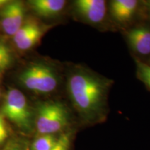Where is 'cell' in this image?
Instances as JSON below:
<instances>
[{"instance_id": "6da1fadb", "label": "cell", "mask_w": 150, "mask_h": 150, "mask_svg": "<svg viewBox=\"0 0 150 150\" xmlns=\"http://www.w3.org/2000/svg\"><path fill=\"white\" fill-rule=\"evenodd\" d=\"M112 83L110 79L83 67H76L69 74L67 93L83 122L96 125L106 120Z\"/></svg>"}, {"instance_id": "7a4b0ae2", "label": "cell", "mask_w": 150, "mask_h": 150, "mask_svg": "<svg viewBox=\"0 0 150 150\" xmlns=\"http://www.w3.org/2000/svg\"><path fill=\"white\" fill-rule=\"evenodd\" d=\"M70 123L67 108L57 102H45L37 108L34 125L39 135H56L63 133Z\"/></svg>"}, {"instance_id": "3957f363", "label": "cell", "mask_w": 150, "mask_h": 150, "mask_svg": "<svg viewBox=\"0 0 150 150\" xmlns=\"http://www.w3.org/2000/svg\"><path fill=\"white\" fill-rule=\"evenodd\" d=\"M0 112L21 131H32L34 118L26 97L19 90L11 88L7 91Z\"/></svg>"}, {"instance_id": "277c9868", "label": "cell", "mask_w": 150, "mask_h": 150, "mask_svg": "<svg viewBox=\"0 0 150 150\" xmlns=\"http://www.w3.org/2000/svg\"><path fill=\"white\" fill-rule=\"evenodd\" d=\"M19 79L26 88L38 93H50L58 87L59 79L53 67L43 63H33L24 70Z\"/></svg>"}, {"instance_id": "5b68a950", "label": "cell", "mask_w": 150, "mask_h": 150, "mask_svg": "<svg viewBox=\"0 0 150 150\" xmlns=\"http://www.w3.org/2000/svg\"><path fill=\"white\" fill-rule=\"evenodd\" d=\"M74 8L79 18L94 25L103 23L108 11L104 0H77L74 2Z\"/></svg>"}, {"instance_id": "8992f818", "label": "cell", "mask_w": 150, "mask_h": 150, "mask_svg": "<svg viewBox=\"0 0 150 150\" xmlns=\"http://www.w3.org/2000/svg\"><path fill=\"white\" fill-rule=\"evenodd\" d=\"M125 38L129 47L138 56L150 55V28L138 25L127 30Z\"/></svg>"}, {"instance_id": "52a82bcc", "label": "cell", "mask_w": 150, "mask_h": 150, "mask_svg": "<svg viewBox=\"0 0 150 150\" xmlns=\"http://www.w3.org/2000/svg\"><path fill=\"white\" fill-rule=\"evenodd\" d=\"M139 4L136 0H112L108 5V11L116 23L126 24L134 18Z\"/></svg>"}, {"instance_id": "ba28073f", "label": "cell", "mask_w": 150, "mask_h": 150, "mask_svg": "<svg viewBox=\"0 0 150 150\" xmlns=\"http://www.w3.org/2000/svg\"><path fill=\"white\" fill-rule=\"evenodd\" d=\"M31 8L41 17L52 18L59 15L65 8L64 0H33L29 1Z\"/></svg>"}, {"instance_id": "9c48e42d", "label": "cell", "mask_w": 150, "mask_h": 150, "mask_svg": "<svg viewBox=\"0 0 150 150\" xmlns=\"http://www.w3.org/2000/svg\"><path fill=\"white\" fill-rule=\"evenodd\" d=\"M1 16V24L4 31L9 35L13 36L16 33L17 30L15 27V24L13 19L11 10L9 2L6 4L0 11Z\"/></svg>"}, {"instance_id": "30bf717a", "label": "cell", "mask_w": 150, "mask_h": 150, "mask_svg": "<svg viewBox=\"0 0 150 150\" xmlns=\"http://www.w3.org/2000/svg\"><path fill=\"white\" fill-rule=\"evenodd\" d=\"M59 137L56 135H39L33 142L31 150H51L57 142Z\"/></svg>"}, {"instance_id": "8fae6325", "label": "cell", "mask_w": 150, "mask_h": 150, "mask_svg": "<svg viewBox=\"0 0 150 150\" xmlns=\"http://www.w3.org/2000/svg\"><path fill=\"white\" fill-rule=\"evenodd\" d=\"M39 27H40V26L33 20H28V21L24 22L21 27L18 30V31L13 36V42L16 44V45L23 41L24 39L27 38L31 33H32Z\"/></svg>"}, {"instance_id": "7c38bea8", "label": "cell", "mask_w": 150, "mask_h": 150, "mask_svg": "<svg viewBox=\"0 0 150 150\" xmlns=\"http://www.w3.org/2000/svg\"><path fill=\"white\" fill-rule=\"evenodd\" d=\"M135 63L137 77L150 91V65L137 57H135Z\"/></svg>"}, {"instance_id": "4fadbf2b", "label": "cell", "mask_w": 150, "mask_h": 150, "mask_svg": "<svg viewBox=\"0 0 150 150\" xmlns=\"http://www.w3.org/2000/svg\"><path fill=\"white\" fill-rule=\"evenodd\" d=\"M43 34V29L39 27L32 33H31L27 38L17 45V47L20 50H27L33 47L38 42Z\"/></svg>"}, {"instance_id": "5bb4252c", "label": "cell", "mask_w": 150, "mask_h": 150, "mask_svg": "<svg viewBox=\"0 0 150 150\" xmlns=\"http://www.w3.org/2000/svg\"><path fill=\"white\" fill-rule=\"evenodd\" d=\"M73 132L72 130H66L60 134L59 140L51 150H70L72 142Z\"/></svg>"}, {"instance_id": "9a60e30c", "label": "cell", "mask_w": 150, "mask_h": 150, "mask_svg": "<svg viewBox=\"0 0 150 150\" xmlns=\"http://www.w3.org/2000/svg\"><path fill=\"white\" fill-rule=\"evenodd\" d=\"M12 54L8 47L0 42V72L8 68L12 63Z\"/></svg>"}, {"instance_id": "2e32d148", "label": "cell", "mask_w": 150, "mask_h": 150, "mask_svg": "<svg viewBox=\"0 0 150 150\" xmlns=\"http://www.w3.org/2000/svg\"><path fill=\"white\" fill-rule=\"evenodd\" d=\"M2 150H27V146L22 140L12 139L7 142Z\"/></svg>"}, {"instance_id": "e0dca14e", "label": "cell", "mask_w": 150, "mask_h": 150, "mask_svg": "<svg viewBox=\"0 0 150 150\" xmlns=\"http://www.w3.org/2000/svg\"><path fill=\"white\" fill-rule=\"evenodd\" d=\"M8 137V130L5 117L0 112V146L6 141Z\"/></svg>"}, {"instance_id": "ac0fdd59", "label": "cell", "mask_w": 150, "mask_h": 150, "mask_svg": "<svg viewBox=\"0 0 150 150\" xmlns=\"http://www.w3.org/2000/svg\"><path fill=\"white\" fill-rule=\"evenodd\" d=\"M143 4L145 6L146 14L150 20V1H145V2H143Z\"/></svg>"}, {"instance_id": "d6986e66", "label": "cell", "mask_w": 150, "mask_h": 150, "mask_svg": "<svg viewBox=\"0 0 150 150\" xmlns=\"http://www.w3.org/2000/svg\"><path fill=\"white\" fill-rule=\"evenodd\" d=\"M8 1H4V0H0V8H2L4 6L8 4Z\"/></svg>"}, {"instance_id": "ffe728a7", "label": "cell", "mask_w": 150, "mask_h": 150, "mask_svg": "<svg viewBox=\"0 0 150 150\" xmlns=\"http://www.w3.org/2000/svg\"><path fill=\"white\" fill-rule=\"evenodd\" d=\"M0 96H1V92H0Z\"/></svg>"}, {"instance_id": "44dd1931", "label": "cell", "mask_w": 150, "mask_h": 150, "mask_svg": "<svg viewBox=\"0 0 150 150\" xmlns=\"http://www.w3.org/2000/svg\"><path fill=\"white\" fill-rule=\"evenodd\" d=\"M149 65H150V64H149Z\"/></svg>"}]
</instances>
